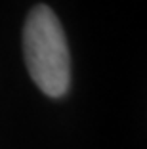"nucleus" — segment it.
Listing matches in <instances>:
<instances>
[{"instance_id": "1", "label": "nucleus", "mask_w": 147, "mask_h": 149, "mask_svg": "<svg viewBox=\"0 0 147 149\" xmlns=\"http://www.w3.org/2000/svg\"><path fill=\"white\" fill-rule=\"evenodd\" d=\"M23 54L31 79L50 97H61L71 84V56L65 33L52 8L38 4L23 27Z\"/></svg>"}]
</instances>
